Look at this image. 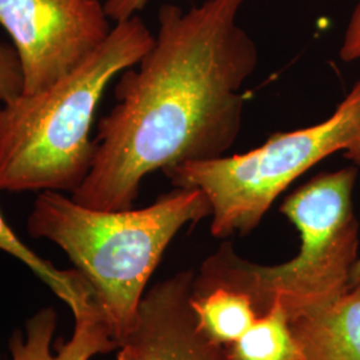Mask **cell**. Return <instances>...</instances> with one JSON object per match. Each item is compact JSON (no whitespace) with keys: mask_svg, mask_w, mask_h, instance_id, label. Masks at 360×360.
<instances>
[{"mask_svg":"<svg viewBox=\"0 0 360 360\" xmlns=\"http://www.w3.org/2000/svg\"><path fill=\"white\" fill-rule=\"evenodd\" d=\"M335 154L360 168V79L334 114L315 126L275 132L245 154L187 163L163 174L176 188L205 193L212 208L211 233L226 239L254 231L281 193Z\"/></svg>","mask_w":360,"mask_h":360,"instance_id":"5b68a950","label":"cell"},{"mask_svg":"<svg viewBox=\"0 0 360 360\" xmlns=\"http://www.w3.org/2000/svg\"><path fill=\"white\" fill-rule=\"evenodd\" d=\"M193 278L183 271L146 291L135 328L120 347L142 360H229L227 347L207 335L193 312Z\"/></svg>","mask_w":360,"mask_h":360,"instance_id":"52a82bcc","label":"cell"},{"mask_svg":"<svg viewBox=\"0 0 360 360\" xmlns=\"http://www.w3.org/2000/svg\"><path fill=\"white\" fill-rule=\"evenodd\" d=\"M117 349H119L117 360H142L139 359L136 355H134L132 352H129V349H126V348L120 347Z\"/></svg>","mask_w":360,"mask_h":360,"instance_id":"e0dca14e","label":"cell"},{"mask_svg":"<svg viewBox=\"0 0 360 360\" xmlns=\"http://www.w3.org/2000/svg\"><path fill=\"white\" fill-rule=\"evenodd\" d=\"M226 347L229 360H302L288 315L279 302L257 316L239 340Z\"/></svg>","mask_w":360,"mask_h":360,"instance_id":"8fae6325","label":"cell"},{"mask_svg":"<svg viewBox=\"0 0 360 360\" xmlns=\"http://www.w3.org/2000/svg\"><path fill=\"white\" fill-rule=\"evenodd\" d=\"M212 214L198 188H176L141 210L102 211L39 193L27 231L60 247L90 283L119 347L135 328L146 287L176 233Z\"/></svg>","mask_w":360,"mask_h":360,"instance_id":"3957f363","label":"cell"},{"mask_svg":"<svg viewBox=\"0 0 360 360\" xmlns=\"http://www.w3.org/2000/svg\"><path fill=\"white\" fill-rule=\"evenodd\" d=\"M67 304L74 312L75 327L56 352L52 351V339L58 314L51 307H44L27 319L25 333L13 331L8 342L10 358L0 360H90L119 348L90 283L77 269Z\"/></svg>","mask_w":360,"mask_h":360,"instance_id":"ba28073f","label":"cell"},{"mask_svg":"<svg viewBox=\"0 0 360 360\" xmlns=\"http://www.w3.org/2000/svg\"><path fill=\"white\" fill-rule=\"evenodd\" d=\"M290 326L302 360H360V284Z\"/></svg>","mask_w":360,"mask_h":360,"instance_id":"9c48e42d","label":"cell"},{"mask_svg":"<svg viewBox=\"0 0 360 360\" xmlns=\"http://www.w3.org/2000/svg\"><path fill=\"white\" fill-rule=\"evenodd\" d=\"M243 3L159 8L153 47L122 72L116 104L99 120L90 172L71 193L77 203L129 210L148 174L231 150L243 124L242 90L259 63L257 43L238 25Z\"/></svg>","mask_w":360,"mask_h":360,"instance_id":"6da1fadb","label":"cell"},{"mask_svg":"<svg viewBox=\"0 0 360 360\" xmlns=\"http://www.w3.org/2000/svg\"><path fill=\"white\" fill-rule=\"evenodd\" d=\"M339 55L347 63L360 59V3L351 13Z\"/></svg>","mask_w":360,"mask_h":360,"instance_id":"5bb4252c","label":"cell"},{"mask_svg":"<svg viewBox=\"0 0 360 360\" xmlns=\"http://www.w3.org/2000/svg\"><path fill=\"white\" fill-rule=\"evenodd\" d=\"M360 284V257L358 260H356V263H355V266H354V269H352V272H351V288L352 287H355V285H359Z\"/></svg>","mask_w":360,"mask_h":360,"instance_id":"2e32d148","label":"cell"},{"mask_svg":"<svg viewBox=\"0 0 360 360\" xmlns=\"http://www.w3.org/2000/svg\"><path fill=\"white\" fill-rule=\"evenodd\" d=\"M191 306L200 327L223 346L239 340L257 318L250 297L229 288L191 295Z\"/></svg>","mask_w":360,"mask_h":360,"instance_id":"30bf717a","label":"cell"},{"mask_svg":"<svg viewBox=\"0 0 360 360\" xmlns=\"http://www.w3.org/2000/svg\"><path fill=\"white\" fill-rule=\"evenodd\" d=\"M154 41L138 15L116 22L71 72L46 90L0 104V191L75 193L92 166L91 129L104 91Z\"/></svg>","mask_w":360,"mask_h":360,"instance_id":"7a4b0ae2","label":"cell"},{"mask_svg":"<svg viewBox=\"0 0 360 360\" xmlns=\"http://www.w3.org/2000/svg\"><path fill=\"white\" fill-rule=\"evenodd\" d=\"M23 91L22 67L15 49L0 43V104L11 102Z\"/></svg>","mask_w":360,"mask_h":360,"instance_id":"4fadbf2b","label":"cell"},{"mask_svg":"<svg viewBox=\"0 0 360 360\" xmlns=\"http://www.w3.org/2000/svg\"><path fill=\"white\" fill-rule=\"evenodd\" d=\"M0 250L25 263L39 279L47 284L52 291L67 303L72 291L75 270H56L50 262L41 259L28 248L6 223L0 212Z\"/></svg>","mask_w":360,"mask_h":360,"instance_id":"7c38bea8","label":"cell"},{"mask_svg":"<svg viewBox=\"0 0 360 360\" xmlns=\"http://www.w3.org/2000/svg\"><path fill=\"white\" fill-rule=\"evenodd\" d=\"M99 0H0V25L13 39L22 94L46 90L95 51L111 27Z\"/></svg>","mask_w":360,"mask_h":360,"instance_id":"8992f818","label":"cell"},{"mask_svg":"<svg viewBox=\"0 0 360 360\" xmlns=\"http://www.w3.org/2000/svg\"><path fill=\"white\" fill-rule=\"evenodd\" d=\"M356 178V166L322 172L284 199L281 212L300 236L292 259L263 266L239 257L231 242H224L202 263L193 295L214 288L239 291L250 297L257 316L279 302L290 322L334 303L351 290V272L359 259Z\"/></svg>","mask_w":360,"mask_h":360,"instance_id":"277c9868","label":"cell"},{"mask_svg":"<svg viewBox=\"0 0 360 360\" xmlns=\"http://www.w3.org/2000/svg\"><path fill=\"white\" fill-rule=\"evenodd\" d=\"M148 0H107L104 11L111 20L122 22L143 10Z\"/></svg>","mask_w":360,"mask_h":360,"instance_id":"9a60e30c","label":"cell"}]
</instances>
